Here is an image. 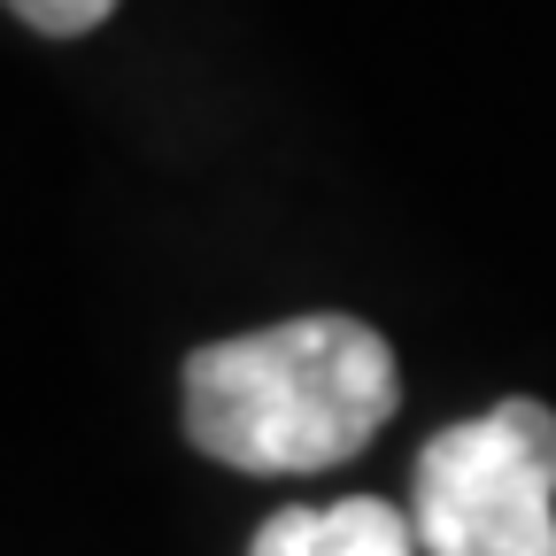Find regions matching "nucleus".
<instances>
[{
    "label": "nucleus",
    "instance_id": "nucleus-1",
    "mask_svg": "<svg viewBox=\"0 0 556 556\" xmlns=\"http://www.w3.org/2000/svg\"><path fill=\"white\" fill-rule=\"evenodd\" d=\"M402 402V364L379 325L309 309L186 356V441L232 471L302 479L364 456Z\"/></svg>",
    "mask_w": 556,
    "mask_h": 556
},
{
    "label": "nucleus",
    "instance_id": "nucleus-2",
    "mask_svg": "<svg viewBox=\"0 0 556 556\" xmlns=\"http://www.w3.org/2000/svg\"><path fill=\"white\" fill-rule=\"evenodd\" d=\"M409 518L426 556H556V409L510 394L417 448Z\"/></svg>",
    "mask_w": 556,
    "mask_h": 556
},
{
    "label": "nucleus",
    "instance_id": "nucleus-3",
    "mask_svg": "<svg viewBox=\"0 0 556 556\" xmlns=\"http://www.w3.org/2000/svg\"><path fill=\"white\" fill-rule=\"evenodd\" d=\"M248 556H426L417 518H402L379 495H348L325 510H278Z\"/></svg>",
    "mask_w": 556,
    "mask_h": 556
},
{
    "label": "nucleus",
    "instance_id": "nucleus-4",
    "mask_svg": "<svg viewBox=\"0 0 556 556\" xmlns=\"http://www.w3.org/2000/svg\"><path fill=\"white\" fill-rule=\"evenodd\" d=\"M9 16H24L31 31H47V39H86V31H101L109 16H116V0H0Z\"/></svg>",
    "mask_w": 556,
    "mask_h": 556
}]
</instances>
